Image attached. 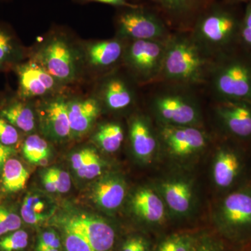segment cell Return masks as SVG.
Listing matches in <instances>:
<instances>
[{"instance_id": "6da1fadb", "label": "cell", "mask_w": 251, "mask_h": 251, "mask_svg": "<svg viewBox=\"0 0 251 251\" xmlns=\"http://www.w3.org/2000/svg\"><path fill=\"white\" fill-rule=\"evenodd\" d=\"M238 5L212 1L195 21L191 36L214 59L240 46L244 11Z\"/></svg>"}, {"instance_id": "7a4b0ae2", "label": "cell", "mask_w": 251, "mask_h": 251, "mask_svg": "<svg viewBox=\"0 0 251 251\" xmlns=\"http://www.w3.org/2000/svg\"><path fill=\"white\" fill-rule=\"evenodd\" d=\"M213 61L191 34H172L167 41L161 78L181 87L201 85L208 80Z\"/></svg>"}, {"instance_id": "3957f363", "label": "cell", "mask_w": 251, "mask_h": 251, "mask_svg": "<svg viewBox=\"0 0 251 251\" xmlns=\"http://www.w3.org/2000/svg\"><path fill=\"white\" fill-rule=\"evenodd\" d=\"M208 82L216 101H251V53L240 46L214 59Z\"/></svg>"}, {"instance_id": "277c9868", "label": "cell", "mask_w": 251, "mask_h": 251, "mask_svg": "<svg viewBox=\"0 0 251 251\" xmlns=\"http://www.w3.org/2000/svg\"><path fill=\"white\" fill-rule=\"evenodd\" d=\"M218 230L226 242L242 249L251 246V179L226 193L215 213Z\"/></svg>"}, {"instance_id": "5b68a950", "label": "cell", "mask_w": 251, "mask_h": 251, "mask_svg": "<svg viewBox=\"0 0 251 251\" xmlns=\"http://www.w3.org/2000/svg\"><path fill=\"white\" fill-rule=\"evenodd\" d=\"M69 37L64 31H51L33 57L64 86L80 80L85 67L80 46Z\"/></svg>"}, {"instance_id": "8992f818", "label": "cell", "mask_w": 251, "mask_h": 251, "mask_svg": "<svg viewBox=\"0 0 251 251\" xmlns=\"http://www.w3.org/2000/svg\"><path fill=\"white\" fill-rule=\"evenodd\" d=\"M249 153L247 145L227 138L216 150L212 176L216 187L227 193L247 182Z\"/></svg>"}, {"instance_id": "52a82bcc", "label": "cell", "mask_w": 251, "mask_h": 251, "mask_svg": "<svg viewBox=\"0 0 251 251\" xmlns=\"http://www.w3.org/2000/svg\"><path fill=\"white\" fill-rule=\"evenodd\" d=\"M115 18L116 36L126 41L153 40L166 41L172 34L164 20L144 7L125 8Z\"/></svg>"}, {"instance_id": "ba28073f", "label": "cell", "mask_w": 251, "mask_h": 251, "mask_svg": "<svg viewBox=\"0 0 251 251\" xmlns=\"http://www.w3.org/2000/svg\"><path fill=\"white\" fill-rule=\"evenodd\" d=\"M151 106L161 125L201 127L202 124L197 99L184 90L160 92L153 97Z\"/></svg>"}, {"instance_id": "9c48e42d", "label": "cell", "mask_w": 251, "mask_h": 251, "mask_svg": "<svg viewBox=\"0 0 251 251\" xmlns=\"http://www.w3.org/2000/svg\"><path fill=\"white\" fill-rule=\"evenodd\" d=\"M166 41H128L122 62L135 80L149 83L161 78Z\"/></svg>"}, {"instance_id": "30bf717a", "label": "cell", "mask_w": 251, "mask_h": 251, "mask_svg": "<svg viewBox=\"0 0 251 251\" xmlns=\"http://www.w3.org/2000/svg\"><path fill=\"white\" fill-rule=\"evenodd\" d=\"M214 114L226 138L249 146L251 143V101H216Z\"/></svg>"}, {"instance_id": "8fae6325", "label": "cell", "mask_w": 251, "mask_h": 251, "mask_svg": "<svg viewBox=\"0 0 251 251\" xmlns=\"http://www.w3.org/2000/svg\"><path fill=\"white\" fill-rule=\"evenodd\" d=\"M19 94L23 99L52 97L62 92L64 85L54 78L34 57L16 66Z\"/></svg>"}, {"instance_id": "7c38bea8", "label": "cell", "mask_w": 251, "mask_h": 251, "mask_svg": "<svg viewBox=\"0 0 251 251\" xmlns=\"http://www.w3.org/2000/svg\"><path fill=\"white\" fill-rule=\"evenodd\" d=\"M160 138L168 152L177 158H186L202 151L208 138L201 127L161 125Z\"/></svg>"}, {"instance_id": "4fadbf2b", "label": "cell", "mask_w": 251, "mask_h": 251, "mask_svg": "<svg viewBox=\"0 0 251 251\" xmlns=\"http://www.w3.org/2000/svg\"><path fill=\"white\" fill-rule=\"evenodd\" d=\"M62 223L74 227L88 240L94 251H110L115 241L113 227L105 220L87 213L72 212Z\"/></svg>"}, {"instance_id": "5bb4252c", "label": "cell", "mask_w": 251, "mask_h": 251, "mask_svg": "<svg viewBox=\"0 0 251 251\" xmlns=\"http://www.w3.org/2000/svg\"><path fill=\"white\" fill-rule=\"evenodd\" d=\"M127 41L117 37L107 40L87 41L80 44L85 67L106 72L123 60Z\"/></svg>"}, {"instance_id": "9a60e30c", "label": "cell", "mask_w": 251, "mask_h": 251, "mask_svg": "<svg viewBox=\"0 0 251 251\" xmlns=\"http://www.w3.org/2000/svg\"><path fill=\"white\" fill-rule=\"evenodd\" d=\"M38 112L41 130L46 136L55 141L72 138L68 100L64 97H50L39 105Z\"/></svg>"}, {"instance_id": "2e32d148", "label": "cell", "mask_w": 251, "mask_h": 251, "mask_svg": "<svg viewBox=\"0 0 251 251\" xmlns=\"http://www.w3.org/2000/svg\"><path fill=\"white\" fill-rule=\"evenodd\" d=\"M99 100L110 111L129 108L135 101L134 88L122 75L112 74L105 77L99 87Z\"/></svg>"}, {"instance_id": "e0dca14e", "label": "cell", "mask_w": 251, "mask_h": 251, "mask_svg": "<svg viewBox=\"0 0 251 251\" xmlns=\"http://www.w3.org/2000/svg\"><path fill=\"white\" fill-rule=\"evenodd\" d=\"M101 112L97 97L77 98L68 100V113L72 138H80L92 129Z\"/></svg>"}, {"instance_id": "ac0fdd59", "label": "cell", "mask_w": 251, "mask_h": 251, "mask_svg": "<svg viewBox=\"0 0 251 251\" xmlns=\"http://www.w3.org/2000/svg\"><path fill=\"white\" fill-rule=\"evenodd\" d=\"M126 184L119 175H105L97 180L91 188L90 198L94 204L104 211H116L124 202Z\"/></svg>"}, {"instance_id": "d6986e66", "label": "cell", "mask_w": 251, "mask_h": 251, "mask_svg": "<svg viewBox=\"0 0 251 251\" xmlns=\"http://www.w3.org/2000/svg\"><path fill=\"white\" fill-rule=\"evenodd\" d=\"M129 137L132 150L137 158L145 163L151 161L158 147V140L146 117L137 115L132 119Z\"/></svg>"}, {"instance_id": "ffe728a7", "label": "cell", "mask_w": 251, "mask_h": 251, "mask_svg": "<svg viewBox=\"0 0 251 251\" xmlns=\"http://www.w3.org/2000/svg\"><path fill=\"white\" fill-rule=\"evenodd\" d=\"M161 197L173 214L185 216L189 214L194 202L192 185L184 179L168 180L161 184Z\"/></svg>"}, {"instance_id": "44dd1931", "label": "cell", "mask_w": 251, "mask_h": 251, "mask_svg": "<svg viewBox=\"0 0 251 251\" xmlns=\"http://www.w3.org/2000/svg\"><path fill=\"white\" fill-rule=\"evenodd\" d=\"M133 212L148 224H161L166 216L164 201L156 191L150 188H142L133 195L130 201Z\"/></svg>"}, {"instance_id": "7402d4cb", "label": "cell", "mask_w": 251, "mask_h": 251, "mask_svg": "<svg viewBox=\"0 0 251 251\" xmlns=\"http://www.w3.org/2000/svg\"><path fill=\"white\" fill-rule=\"evenodd\" d=\"M165 16L172 22L185 24L196 21L198 15L208 4L203 0H152Z\"/></svg>"}, {"instance_id": "603a6c76", "label": "cell", "mask_w": 251, "mask_h": 251, "mask_svg": "<svg viewBox=\"0 0 251 251\" xmlns=\"http://www.w3.org/2000/svg\"><path fill=\"white\" fill-rule=\"evenodd\" d=\"M54 212L47 199L37 193H28L21 209V219L29 225H37L49 219Z\"/></svg>"}, {"instance_id": "cb8c5ba5", "label": "cell", "mask_w": 251, "mask_h": 251, "mask_svg": "<svg viewBox=\"0 0 251 251\" xmlns=\"http://www.w3.org/2000/svg\"><path fill=\"white\" fill-rule=\"evenodd\" d=\"M0 117L25 133H30L35 129V112L30 105L24 102L10 104L0 111Z\"/></svg>"}, {"instance_id": "d4e9b609", "label": "cell", "mask_w": 251, "mask_h": 251, "mask_svg": "<svg viewBox=\"0 0 251 251\" xmlns=\"http://www.w3.org/2000/svg\"><path fill=\"white\" fill-rule=\"evenodd\" d=\"M29 176V172L19 160L9 158L3 167L0 176L3 191L11 193L21 191L25 186Z\"/></svg>"}, {"instance_id": "484cf974", "label": "cell", "mask_w": 251, "mask_h": 251, "mask_svg": "<svg viewBox=\"0 0 251 251\" xmlns=\"http://www.w3.org/2000/svg\"><path fill=\"white\" fill-rule=\"evenodd\" d=\"M23 50L9 27L0 24V70L20 64Z\"/></svg>"}, {"instance_id": "4316f807", "label": "cell", "mask_w": 251, "mask_h": 251, "mask_svg": "<svg viewBox=\"0 0 251 251\" xmlns=\"http://www.w3.org/2000/svg\"><path fill=\"white\" fill-rule=\"evenodd\" d=\"M93 139L105 152H115L125 139L123 127L117 122L103 124L94 133Z\"/></svg>"}, {"instance_id": "83f0119b", "label": "cell", "mask_w": 251, "mask_h": 251, "mask_svg": "<svg viewBox=\"0 0 251 251\" xmlns=\"http://www.w3.org/2000/svg\"><path fill=\"white\" fill-rule=\"evenodd\" d=\"M23 153L25 159L31 164L46 166L51 155L49 144L39 135H30L23 145Z\"/></svg>"}, {"instance_id": "f1b7e54d", "label": "cell", "mask_w": 251, "mask_h": 251, "mask_svg": "<svg viewBox=\"0 0 251 251\" xmlns=\"http://www.w3.org/2000/svg\"><path fill=\"white\" fill-rule=\"evenodd\" d=\"M198 239L189 234H175L163 239L156 251H193Z\"/></svg>"}, {"instance_id": "f546056e", "label": "cell", "mask_w": 251, "mask_h": 251, "mask_svg": "<svg viewBox=\"0 0 251 251\" xmlns=\"http://www.w3.org/2000/svg\"><path fill=\"white\" fill-rule=\"evenodd\" d=\"M62 227L67 251H94L88 240L80 232L64 223Z\"/></svg>"}, {"instance_id": "4dcf8cb0", "label": "cell", "mask_w": 251, "mask_h": 251, "mask_svg": "<svg viewBox=\"0 0 251 251\" xmlns=\"http://www.w3.org/2000/svg\"><path fill=\"white\" fill-rule=\"evenodd\" d=\"M22 226V219L10 206H0V237L18 230Z\"/></svg>"}, {"instance_id": "1f68e13d", "label": "cell", "mask_w": 251, "mask_h": 251, "mask_svg": "<svg viewBox=\"0 0 251 251\" xmlns=\"http://www.w3.org/2000/svg\"><path fill=\"white\" fill-rule=\"evenodd\" d=\"M29 236L23 229H18L0 238V251H19L28 245Z\"/></svg>"}, {"instance_id": "d6a6232c", "label": "cell", "mask_w": 251, "mask_h": 251, "mask_svg": "<svg viewBox=\"0 0 251 251\" xmlns=\"http://www.w3.org/2000/svg\"><path fill=\"white\" fill-rule=\"evenodd\" d=\"M103 163L97 151L94 150L84 166L77 172L79 177L84 179H93L98 177L103 172Z\"/></svg>"}, {"instance_id": "836d02e7", "label": "cell", "mask_w": 251, "mask_h": 251, "mask_svg": "<svg viewBox=\"0 0 251 251\" xmlns=\"http://www.w3.org/2000/svg\"><path fill=\"white\" fill-rule=\"evenodd\" d=\"M239 43L241 47L251 53V1L244 11Z\"/></svg>"}, {"instance_id": "e575fe53", "label": "cell", "mask_w": 251, "mask_h": 251, "mask_svg": "<svg viewBox=\"0 0 251 251\" xmlns=\"http://www.w3.org/2000/svg\"><path fill=\"white\" fill-rule=\"evenodd\" d=\"M19 140L18 128L2 117H0V143L12 147Z\"/></svg>"}, {"instance_id": "d590c367", "label": "cell", "mask_w": 251, "mask_h": 251, "mask_svg": "<svg viewBox=\"0 0 251 251\" xmlns=\"http://www.w3.org/2000/svg\"><path fill=\"white\" fill-rule=\"evenodd\" d=\"M47 171L57 188V193H66L70 191L72 181L67 172L55 167L47 169Z\"/></svg>"}, {"instance_id": "8d00e7d4", "label": "cell", "mask_w": 251, "mask_h": 251, "mask_svg": "<svg viewBox=\"0 0 251 251\" xmlns=\"http://www.w3.org/2000/svg\"><path fill=\"white\" fill-rule=\"evenodd\" d=\"M237 249L234 246L229 247L222 241L206 237L198 240L193 251H237Z\"/></svg>"}, {"instance_id": "74e56055", "label": "cell", "mask_w": 251, "mask_h": 251, "mask_svg": "<svg viewBox=\"0 0 251 251\" xmlns=\"http://www.w3.org/2000/svg\"><path fill=\"white\" fill-rule=\"evenodd\" d=\"M122 251H150V245L145 238L134 236L126 241Z\"/></svg>"}, {"instance_id": "f35d334b", "label": "cell", "mask_w": 251, "mask_h": 251, "mask_svg": "<svg viewBox=\"0 0 251 251\" xmlns=\"http://www.w3.org/2000/svg\"><path fill=\"white\" fill-rule=\"evenodd\" d=\"M94 151V149L84 148L73 153L71 156V163H72L73 169L75 173L80 171L84 166Z\"/></svg>"}, {"instance_id": "ab89813d", "label": "cell", "mask_w": 251, "mask_h": 251, "mask_svg": "<svg viewBox=\"0 0 251 251\" xmlns=\"http://www.w3.org/2000/svg\"><path fill=\"white\" fill-rule=\"evenodd\" d=\"M38 244L56 249H59L61 247L60 239L57 232L54 230H48L42 232L39 237Z\"/></svg>"}, {"instance_id": "60d3db41", "label": "cell", "mask_w": 251, "mask_h": 251, "mask_svg": "<svg viewBox=\"0 0 251 251\" xmlns=\"http://www.w3.org/2000/svg\"><path fill=\"white\" fill-rule=\"evenodd\" d=\"M81 1L83 3L97 2L100 3V4L111 5V6L120 8V9L134 8L139 6L138 4L130 2L128 0H82Z\"/></svg>"}, {"instance_id": "b9f144b4", "label": "cell", "mask_w": 251, "mask_h": 251, "mask_svg": "<svg viewBox=\"0 0 251 251\" xmlns=\"http://www.w3.org/2000/svg\"><path fill=\"white\" fill-rule=\"evenodd\" d=\"M15 150L13 147L6 146L0 143V176L5 163L14 154Z\"/></svg>"}, {"instance_id": "7bdbcfd3", "label": "cell", "mask_w": 251, "mask_h": 251, "mask_svg": "<svg viewBox=\"0 0 251 251\" xmlns=\"http://www.w3.org/2000/svg\"><path fill=\"white\" fill-rule=\"evenodd\" d=\"M41 181H42L43 186L48 192L57 193V188H56L50 175L48 173L47 170L43 172L42 175H41Z\"/></svg>"}, {"instance_id": "ee69618b", "label": "cell", "mask_w": 251, "mask_h": 251, "mask_svg": "<svg viewBox=\"0 0 251 251\" xmlns=\"http://www.w3.org/2000/svg\"><path fill=\"white\" fill-rule=\"evenodd\" d=\"M36 251H59V249H52L47 246L42 245V244H38L36 247Z\"/></svg>"}, {"instance_id": "f6af8a7d", "label": "cell", "mask_w": 251, "mask_h": 251, "mask_svg": "<svg viewBox=\"0 0 251 251\" xmlns=\"http://www.w3.org/2000/svg\"><path fill=\"white\" fill-rule=\"evenodd\" d=\"M226 2L230 3V4H239L241 3H248L251 0H224Z\"/></svg>"}, {"instance_id": "bcb514c9", "label": "cell", "mask_w": 251, "mask_h": 251, "mask_svg": "<svg viewBox=\"0 0 251 251\" xmlns=\"http://www.w3.org/2000/svg\"><path fill=\"white\" fill-rule=\"evenodd\" d=\"M248 149H249V156H251V143L248 146Z\"/></svg>"}, {"instance_id": "7dc6e473", "label": "cell", "mask_w": 251, "mask_h": 251, "mask_svg": "<svg viewBox=\"0 0 251 251\" xmlns=\"http://www.w3.org/2000/svg\"><path fill=\"white\" fill-rule=\"evenodd\" d=\"M204 2H206V4H210V3L212 2V0H203Z\"/></svg>"}, {"instance_id": "c3c4849f", "label": "cell", "mask_w": 251, "mask_h": 251, "mask_svg": "<svg viewBox=\"0 0 251 251\" xmlns=\"http://www.w3.org/2000/svg\"><path fill=\"white\" fill-rule=\"evenodd\" d=\"M251 251V249H250V251Z\"/></svg>"}, {"instance_id": "681fc988", "label": "cell", "mask_w": 251, "mask_h": 251, "mask_svg": "<svg viewBox=\"0 0 251 251\" xmlns=\"http://www.w3.org/2000/svg\"><path fill=\"white\" fill-rule=\"evenodd\" d=\"M79 1H82V0H79Z\"/></svg>"}, {"instance_id": "f907efd6", "label": "cell", "mask_w": 251, "mask_h": 251, "mask_svg": "<svg viewBox=\"0 0 251 251\" xmlns=\"http://www.w3.org/2000/svg\"><path fill=\"white\" fill-rule=\"evenodd\" d=\"M151 1H152V0H151Z\"/></svg>"}]
</instances>
